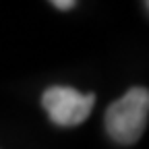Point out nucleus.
Listing matches in <instances>:
<instances>
[{"mask_svg":"<svg viewBox=\"0 0 149 149\" xmlns=\"http://www.w3.org/2000/svg\"><path fill=\"white\" fill-rule=\"evenodd\" d=\"M48 116L58 126H77L91 114L95 95L79 93L72 87H48L42 95Z\"/></svg>","mask_w":149,"mask_h":149,"instance_id":"obj_2","label":"nucleus"},{"mask_svg":"<svg viewBox=\"0 0 149 149\" xmlns=\"http://www.w3.org/2000/svg\"><path fill=\"white\" fill-rule=\"evenodd\" d=\"M145 6H147V10H149V2H145Z\"/></svg>","mask_w":149,"mask_h":149,"instance_id":"obj_4","label":"nucleus"},{"mask_svg":"<svg viewBox=\"0 0 149 149\" xmlns=\"http://www.w3.org/2000/svg\"><path fill=\"white\" fill-rule=\"evenodd\" d=\"M56 8H60V10H70L77 6V2H72V0H56V2H52Z\"/></svg>","mask_w":149,"mask_h":149,"instance_id":"obj_3","label":"nucleus"},{"mask_svg":"<svg viewBox=\"0 0 149 149\" xmlns=\"http://www.w3.org/2000/svg\"><path fill=\"white\" fill-rule=\"evenodd\" d=\"M149 116V89L133 87L106 110V130L120 145H133L141 139Z\"/></svg>","mask_w":149,"mask_h":149,"instance_id":"obj_1","label":"nucleus"}]
</instances>
